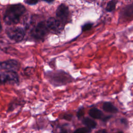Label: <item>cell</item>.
I'll list each match as a JSON object with an SVG mask.
<instances>
[{
    "label": "cell",
    "mask_w": 133,
    "mask_h": 133,
    "mask_svg": "<svg viewBox=\"0 0 133 133\" xmlns=\"http://www.w3.org/2000/svg\"><path fill=\"white\" fill-rule=\"evenodd\" d=\"M45 76L48 81L55 87L65 85L71 83L74 79L69 73L61 70L47 71L45 73Z\"/></svg>",
    "instance_id": "obj_1"
},
{
    "label": "cell",
    "mask_w": 133,
    "mask_h": 133,
    "mask_svg": "<svg viewBox=\"0 0 133 133\" xmlns=\"http://www.w3.org/2000/svg\"><path fill=\"white\" fill-rule=\"evenodd\" d=\"M25 11V7L21 4L10 6L5 11L4 21L8 25L17 24L20 21L21 16Z\"/></svg>",
    "instance_id": "obj_2"
},
{
    "label": "cell",
    "mask_w": 133,
    "mask_h": 133,
    "mask_svg": "<svg viewBox=\"0 0 133 133\" xmlns=\"http://www.w3.org/2000/svg\"><path fill=\"white\" fill-rule=\"evenodd\" d=\"M49 32L46 22L41 21L31 29L30 35L36 41H44Z\"/></svg>",
    "instance_id": "obj_3"
},
{
    "label": "cell",
    "mask_w": 133,
    "mask_h": 133,
    "mask_svg": "<svg viewBox=\"0 0 133 133\" xmlns=\"http://www.w3.org/2000/svg\"><path fill=\"white\" fill-rule=\"evenodd\" d=\"M19 82V76L16 71L5 70L0 71V84L15 85Z\"/></svg>",
    "instance_id": "obj_4"
},
{
    "label": "cell",
    "mask_w": 133,
    "mask_h": 133,
    "mask_svg": "<svg viewBox=\"0 0 133 133\" xmlns=\"http://www.w3.org/2000/svg\"><path fill=\"white\" fill-rule=\"evenodd\" d=\"M6 33L9 39L16 43L21 42L25 35V30L20 26L8 28Z\"/></svg>",
    "instance_id": "obj_5"
},
{
    "label": "cell",
    "mask_w": 133,
    "mask_h": 133,
    "mask_svg": "<svg viewBox=\"0 0 133 133\" xmlns=\"http://www.w3.org/2000/svg\"><path fill=\"white\" fill-rule=\"evenodd\" d=\"M47 25L50 32L54 34H60L63 30L65 26L57 18H49L46 21Z\"/></svg>",
    "instance_id": "obj_6"
},
{
    "label": "cell",
    "mask_w": 133,
    "mask_h": 133,
    "mask_svg": "<svg viewBox=\"0 0 133 133\" xmlns=\"http://www.w3.org/2000/svg\"><path fill=\"white\" fill-rule=\"evenodd\" d=\"M56 18L65 25L70 21L69 10L64 4L60 5L56 10Z\"/></svg>",
    "instance_id": "obj_7"
},
{
    "label": "cell",
    "mask_w": 133,
    "mask_h": 133,
    "mask_svg": "<svg viewBox=\"0 0 133 133\" xmlns=\"http://www.w3.org/2000/svg\"><path fill=\"white\" fill-rule=\"evenodd\" d=\"M20 63L15 59H8L0 62V70L17 71L20 69Z\"/></svg>",
    "instance_id": "obj_8"
},
{
    "label": "cell",
    "mask_w": 133,
    "mask_h": 133,
    "mask_svg": "<svg viewBox=\"0 0 133 133\" xmlns=\"http://www.w3.org/2000/svg\"><path fill=\"white\" fill-rule=\"evenodd\" d=\"M119 18L124 21H128L133 18V3L126 6L121 10Z\"/></svg>",
    "instance_id": "obj_9"
},
{
    "label": "cell",
    "mask_w": 133,
    "mask_h": 133,
    "mask_svg": "<svg viewBox=\"0 0 133 133\" xmlns=\"http://www.w3.org/2000/svg\"><path fill=\"white\" fill-rule=\"evenodd\" d=\"M102 109L104 112L111 113H116L119 111L118 108L110 101H105L103 103Z\"/></svg>",
    "instance_id": "obj_10"
},
{
    "label": "cell",
    "mask_w": 133,
    "mask_h": 133,
    "mask_svg": "<svg viewBox=\"0 0 133 133\" xmlns=\"http://www.w3.org/2000/svg\"><path fill=\"white\" fill-rule=\"evenodd\" d=\"M88 114L92 118L97 119H102L104 116L103 113L97 108H92L90 109L88 111Z\"/></svg>",
    "instance_id": "obj_11"
},
{
    "label": "cell",
    "mask_w": 133,
    "mask_h": 133,
    "mask_svg": "<svg viewBox=\"0 0 133 133\" xmlns=\"http://www.w3.org/2000/svg\"><path fill=\"white\" fill-rule=\"evenodd\" d=\"M82 123L86 127L91 129H95L97 126V123L96 121L88 117H84L82 120Z\"/></svg>",
    "instance_id": "obj_12"
},
{
    "label": "cell",
    "mask_w": 133,
    "mask_h": 133,
    "mask_svg": "<svg viewBox=\"0 0 133 133\" xmlns=\"http://www.w3.org/2000/svg\"><path fill=\"white\" fill-rule=\"evenodd\" d=\"M116 1L115 0H111L108 2L106 6L105 9L107 11L111 12L115 8Z\"/></svg>",
    "instance_id": "obj_13"
},
{
    "label": "cell",
    "mask_w": 133,
    "mask_h": 133,
    "mask_svg": "<svg viewBox=\"0 0 133 133\" xmlns=\"http://www.w3.org/2000/svg\"><path fill=\"white\" fill-rule=\"evenodd\" d=\"M91 131V129L86 126L85 127L77 128L74 132H77V133H87V132H90Z\"/></svg>",
    "instance_id": "obj_14"
},
{
    "label": "cell",
    "mask_w": 133,
    "mask_h": 133,
    "mask_svg": "<svg viewBox=\"0 0 133 133\" xmlns=\"http://www.w3.org/2000/svg\"><path fill=\"white\" fill-rule=\"evenodd\" d=\"M93 24L91 22H88L85 24H84L82 26V32H86L89 30H90L92 27Z\"/></svg>",
    "instance_id": "obj_15"
},
{
    "label": "cell",
    "mask_w": 133,
    "mask_h": 133,
    "mask_svg": "<svg viewBox=\"0 0 133 133\" xmlns=\"http://www.w3.org/2000/svg\"><path fill=\"white\" fill-rule=\"evenodd\" d=\"M85 114V111H84V108L82 107L79 108V109L77 110L76 112V116L78 119L81 118L83 116H84Z\"/></svg>",
    "instance_id": "obj_16"
},
{
    "label": "cell",
    "mask_w": 133,
    "mask_h": 133,
    "mask_svg": "<svg viewBox=\"0 0 133 133\" xmlns=\"http://www.w3.org/2000/svg\"><path fill=\"white\" fill-rule=\"evenodd\" d=\"M73 117V115L71 114H65L64 115H63V118H64V119L65 120H67V121H70L72 119Z\"/></svg>",
    "instance_id": "obj_17"
},
{
    "label": "cell",
    "mask_w": 133,
    "mask_h": 133,
    "mask_svg": "<svg viewBox=\"0 0 133 133\" xmlns=\"http://www.w3.org/2000/svg\"><path fill=\"white\" fill-rule=\"evenodd\" d=\"M112 117V115H104V117L102 118V121L103 122H107L108 121H109L111 117Z\"/></svg>",
    "instance_id": "obj_18"
},
{
    "label": "cell",
    "mask_w": 133,
    "mask_h": 133,
    "mask_svg": "<svg viewBox=\"0 0 133 133\" xmlns=\"http://www.w3.org/2000/svg\"><path fill=\"white\" fill-rule=\"evenodd\" d=\"M38 0H25V3L29 5H34L37 3Z\"/></svg>",
    "instance_id": "obj_19"
},
{
    "label": "cell",
    "mask_w": 133,
    "mask_h": 133,
    "mask_svg": "<svg viewBox=\"0 0 133 133\" xmlns=\"http://www.w3.org/2000/svg\"><path fill=\"white\" fill-rule=\"evenodd\" d=\"M120 122L124 124V125H126V126H128V121L125 118H122L121 119H120Z\"/></svg>",
    "instance_id": "obj_20"
},
{
    "label": "cell",
    "mask_w": 133,
    "mask_h": 133,
    "mask_svg": "<svg viewBox=\"0 0 133 133\" xmlns=\"http://www.w3.org/2000/svg\"><path fill=\"white\" fill-rule=\"evenodd\" d=\"M97 132H100V133H101H101H104V132H107V131L104 129H101V130H99L97 131Z\"/></svg>",
    "instance_id": "obj_21"
},
{
    "label": "cell",
    "mask_w": 133,
    "mask_h": 133,
    "mask_svg": "<svg viewBox=\"0 0 133 133\" xmlns=\"http://www.w3.org/2000/svg\"><path fill=\"white\" fill-rule=\"evenodd\" d=\"M44 1L48 2V3H50V2H52V1H54V0H44Z\"/></svg>",
    "instance_id": "obj_22"
},
{
    "label": "cell",
    "mask_w": 133,
    "mask_h": 133,
    "mask_svg": "<svg viewBox=\"0 0 133 133\" xmlns=\"http://www.w3.org/2000/svg\"><path fill=\"white\" fill-rule=\"evenodd\" d=\"M1 28L2 27H1V24H0V29H1Z\"/></svg>",
    "instance_id": "obj_23"
}]
</instances>
